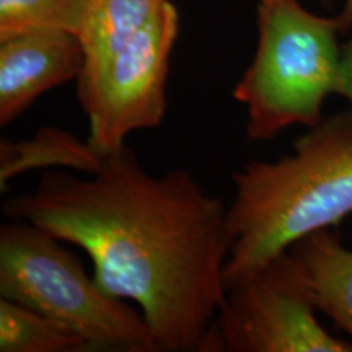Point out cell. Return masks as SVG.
Returning a JSON list of instances; mask_svg holds the SVG:
<instances>
[{"label": "cell", "instance_id": "2", "mask_svg": "<svg viewBox=\"0 0 352 352\" xmlns=\"http://www.w3.org/2000/svg\"><path fill=\"white\" fill-rule=\"evenodd\" d=\"M232 179L227 289L352 214V109L310 127L290 155L248 162Z\"/></svg>", "mask_w": 352, "mask_h": 352}, {"label": "cell", "instance_id": "9", "mask_svg": "<svg viewBox=\"0 0 352 352\" xmlns=\"http://www.w3.org/2000/svg\"><path fill=\"white\" fill-rule=\"evenodd\" d=\"M103 153L95 151L88 140L59 129L43 127L32 139L12 142L0 140V188L6 191L10 179L30 170L67 168L78 173L91 175L100 170L104 160Z\"/></svg>", "mask_w": 352, "mask_h": 352}, {"label": "cell", "instance_id": "10", "mask_svg": "<svg viewBox=\"0 0 352 352\" xmlns=\"http://www.w3.org/2000/svg\"><path fill=\"white\" fill-rule=\"evenodd\" d=\"M168 0H87L77 36L83 70L98 67L138 34Z\"/></svg>", "mask_w": 352, "mask_h": 352}, {"label": "cell", "instance_id": "12", "mask_svg": "<svg viewBox=\"0 0 352 352\" xmlns=\"http://www.w3.org/2000/svg\"><path fill=\"white\" fill-rule=\"evenodd\" d=\"M87 0H0V39L38 30L77 34Z\"/></svg>", "mask_w": 352, "mask_h": 352}, {"label": "cell", "instance_id": "11", "mask_svg": "<svg viewBox=\"0 0 352 352\" xmlns=\"http://www.w3.org/2000/svg\"><path fill=\"white\" fill-rule=\"evenodd\" d=\"M77 351H87V344L74 329L0 297V352Z\"/></svg>", "mask_w": 352, "mask_h": 352}, {"label": "cell", "instance_id": "3", "mask_svg": "<svg viewBox=\"0 0 352 352\" xmlns=\"http://www.w3.org/2000/svg\"><path fill=\"white\" fill-rule=\"evenodd\" d=\"M256 26V52L232 94L248 111V139L271 140L292 126L320 124L340 82L338 16L314 13L300 0H259Z\"/></svg>", "mask_w": 352, "mask_h": 352}, {"label": "cell", "instance_id": "4", "mask_svg": "<svg viewBox=\"0 0 352 352\" xmlns=\"http://www.w3.org/2000/svg\"><path fill=\"white\" fill-rule=\"evenodd\" d=\"M0 297L74 329L87 351H160L139 307L108 294L63 240L25 220L0 228Z\"/></svg>", "mask_w": 352, "mask_h": 352}, {"label": "cell", "instance_id": "7", "mask_svg": "<svg viewBox=\"0 0 352 352\" xmlns=\"http://www.w3.org/2000/svg\"><path fill=\"white\" fill-rule=\"evenodd\" d=\"M77 34L38 30L0 39V126L21 116L39 96L80 76Z\"/></svg>", "mask_w": 352, "mask_h": 352}, {"label": "cell", "instance_id": "15", "mask_svg": "<svg viewBox=\"0 0 352 352\" xmlns=\"http://www.w3.org/2000/svg\"><path fill=\"white\" fill-rule=\"evenodd\" d=\"M321 2H324V3H329V2H333V0H321Z\"/></svg>", "mask_w": 352, "mask_h": 352}, {"label": "cell", "instance_id": "1", "mask_svg": "<svg viewBox=\"0 0 352 352\" xmlns=\"http://www.w3.org/2000/svg\"><path fill=\"white\" fill-rule=\"evenodd\" d=\"M227 209L186 170L147 173L127 144L95 173L47 171L3 206L8 220L80 246L96 283L138 303L165 352H204L226 305Z\"/></svg>", "mask_w": 352, "mask_h": 352}, {"label": "cell", "instance_id": "5", "mask_svg": "<svg viewBox=\"0 0 352 352\" xmlns=\"http://www.w3.org/2000/svg\"><path fill=\"white\" fill-rule=\"evenodd\" d=\"M179 13L166 2L160 12L103 64L77 77V96L90 121L88 144L108 155L134 131L152 129L166 113L170 56Z\"/></svg>", "mask_w": 352, "mask_h": 352}, {"label": "cell", "instance_id": "8", "mask_svg": "<svg viewBox=\"0 0 352 352\" xmlns=\"http://www.w3.org/2000/svg\"><path fill=\"white\" fill-rule=\"evenodd\" d=\"M300 263L316 308L352 340V250L329 228L290 246Z\"/></svg>", "mask_w": 352, "mask_h": 352}, {"label": "cell", "instance_id": "14", "mask_svg": "<svg viewBox=\"0 0 352 352\" xmlns=\"http://www.w3.org/2000/svg\"><path fill=\"white\" fill-rule=\"evenodd\" d=\"M336 16H338V20H340L342 33H349V30L352 26V0H344L341 12L338 13Z\"/></svg>", "mask_w": 352, "mask_h": 352}, {"label": "cell", "instance_id": "6", "mask_svg": "<svg viewBox=\"0 0 352 352\" xmlns=\"http://www.w3.org/2000/svg\"><path fill=\"white\" fill-rule=\"evenodd\" d=\"M316 310L300 263L287 250L227 289L204 352H352V341L327 331Z\"/></svg>", "mask_w": 352, "mask_h": 352}, {"label": "cell", "instance_id": "13", "mask_svg": "<svg viewBox=\"0 0 352 352\" xmlns=\"http://www.w3.org/2000/svg\"><path fill=\"white\" fill-rule=\"evenodd\" d=\"M351 36L347 43L342 46L341 51V70H340V82H338L336 95L344 96L349 101L352 109V26L349 30Z\"/></svg>", "mask_w": 352, "mask_h": 352}]
</instances>
